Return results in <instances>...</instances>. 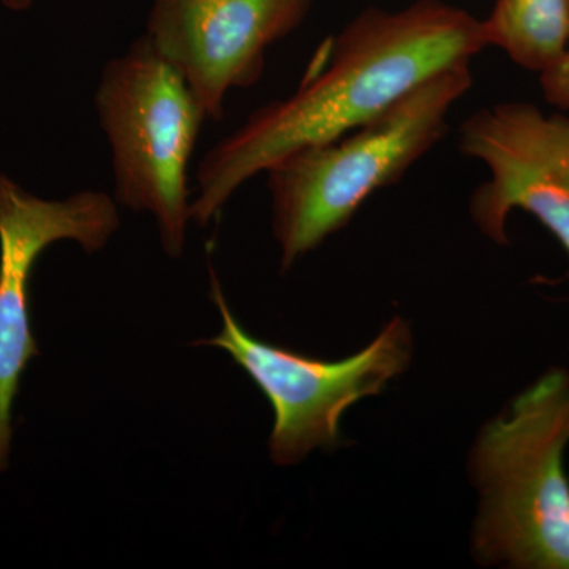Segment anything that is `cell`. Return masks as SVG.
Wrapping results in <instances>:
<instances>
[{
  "label": "cell",
  "instance_id": "cell-3",
  "mask_svg": "<svg viewBox=\"0 0 569 569\" xmlns=\"http://www.w3.org/2000/svg\"><path fill=\"white\" fill-rule=\"evenodd\" d=\"M470 67L441 71L369 122L266 171L282 271L346 228L373 193L399 181L445 137L449 112L473 84Z\"/></svg>",
  "mask_w": 569,
  "mask_h": 569
},
{
  "label": "cell",
  "instance_id": "cell-6",
  "mask_svg": "<svg viewBox=\"0 0 569 569\" xmlns=\"http://www.w3.org/2000/svg\"><path fill=\"white\" fill-rule=\"evenodd\" d=\"M459 146L489 171L470 200L481 233L508 244L509 216L520 209L545 224L569 257V119L526 102L493 104L463 121Z\"/></svg>",
  "mask_w": 569,
  "mask_h": 569
},
{
  "label": "cell",
  "instance_id": "cell-2",
  "mask_svg": "<svg viewBox=\"0 0 569 569\" xmlns=\"http://www.w3.org/2000/svg\"><path fill=\"white\" fill-rule=\"evenodd\" d=\"M569 372L550 369L482 427L470 452L482 567L569 569Z\"/></svg>",
  "mask_w": 569,
  "mask_h": 569
},
{
  "label": "cell",
  "instance_id": "cell-11",
  "mask_svg": "<svg viewBox=\"0 0 569 569\" xmlns=\"http://www.w3.org/2000/svg\"><path fill=\"white\" fill-rule=\"evenodd\" d=\"M3 6L9 7L11 10H26L32 6L33 0H2Z\"/></svg>",
  "mask_w": 569,
  "mask_h": 569
},
{
  "label": "cell",
  "instance_id": "cell-7",
  "mask_svg": "<svg viewBox=\"0 0 569 569\" xmlns=\"http://www.w3.org/2000/svg\"><path fill=\"white\" fill-rule=\"evenodd\" d=\"M118 228V203L110 194L84 190L66 200H43L0 174V471L9 467L21 376L39 355L29 318L33 266L63 239L97 252Z\"/></svg>",
  "mask_w": 569,
  "mask_h": 569
},
{
  "label": "cell",
  "instance_id": "cell-9",
  "mask_svg": "<svg viewBox=\"0 0 569 569\" xmlns=\"http://www.w3.org/2000/svg\"><path fill=\"white\" fill-rule=\"evenodd\" d=\"M488 47L539 74L563 58L569 43V0H497L486 20Z\"/></svg>",
  "mask_w": 569,
  "mask_h": 569
},
{
  "label": "cell",
  "instance_id": "cell-5",
  "mask_svg": "<svg viewBox=\"0 0 569 569\" xmlns=\"http://www.w3.org/2000/svg\"><path fill=\"white\" fill-rule=\"evenodd\" d=\"M211 279L223 328L197 346L222 348L268 397L274 410L269 452L277 466L301 462L313 449L339 447L348 408L381 395L410 366L413 337L402 317L392 318L358 353L325 361L249 335L231 313L213 272Z\"/></svg>",
  "mask_w": 569,
  "mask_h": 569
},
{
  "label": "cell",
  "instance_id": "cell-10",
  "mask_svg": "<svg viewBox=\"0 0 569 569\" xmlns=\"http://www.w3.org/2000/svg\"><path fill=\"white\" fill-rule=\"evenodd\" d=\"M546 100L569 111V43L563 58L552 69L539 74Z\"/></svg>",
  "mask_w": 569,
  "mask_h": 569
},
{
  "label": "cell",
  "instance_id": "cell-1",
  "mask_svg": "<svg viewBox=\"0 0 569 569\" xmlns=\"http://www.w3.org/2000/svg\"><path fill=\"white\" fill-rule=\"evenodd\" d=\"M488 47L482 20L443 0L367 9L326 43L290 97L264 104L206 153L190 216L211 222L236 190L284 157L342 137Z\"/></svg>",
  "mask_w": 569,
  "mask_h": 569
},
{
  "label": "cell",
  "instance_id": "cell-4",
  "mask_svg": "<svg viewBox=\"0 0 569 569\" xmlns=\"http://www.w3.org/2000/svg\"><path fill=\"white\" fill-rule=\"evenodd\" d=\"M111 148L114 200L149 212L164 252L181 257L190 216L189 167L208 116L144 36L104 66L96 92Z\"/></svg>",
  "mask_w": 569,
  "mask_h": 569
},
{
  "label": "cell",
  "instance_id": "cell-8",
  "mask_svg": "<svg viewBox=\"0 0 569 569\" xmlns=\"http://www.w3.org/2000/svg\"><path fill=\"white\" fill-rule=\"evenodd\" d=\"M312 0H152L144 37L220 119L236 88L260 80L266 51L306 20Z\"/></svg>",
  "mask_w": 569,
  "mask_h": 569
}]
</instances>
